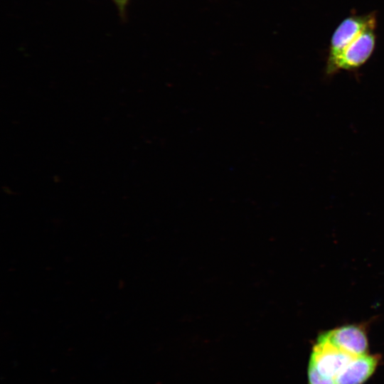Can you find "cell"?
I'll list each match as a JSON object with an SVG mask.
<instances>
[{
  "label": "cell",
  "mask_w": 384,
  "mask_h": 384,
  "mask_svg": "<svg viewBox=\"0 0 384 384\" xmlns=\"http://www.w3.org/2000/svg\"><path fill=\"white\" fill-rule=\"evenodd\" d=\"M375 27L363 31L332 61L326 63V74L332 75L339 70H353L366 63L374 52Z\"/></svg>",
  "instance_id": "obj_1"
},
{
  "label": "cell",
  "mask_w": 384,
  "mask_h": 384,
  "mask_svg": "<svg viewBox=\"0 0 384 384\" xmlns=\"http://www.w3.org/2000/svg\"><path fill=\"white\" fill-rule=\"evenodd\" d=\"M375 12L362 15H351L337 26L330 40L327 63L332 61L341 52L363 31L376 27Z\"/></svg>",
  "instance_id": "obj_2"
},
{
  "label": "cell",
  "mask_w": 384,
  "mask_h": 384,
  "mask_svg": "<svg viewBox=\"0 0 384 384\" xmlns=\"http://www.w3.org/2000/svg\"><path fill=\"white\" fill-rule=\"evenodd\" d=\"M317 341L330 343L354 356L368 353V342L364 329L351 324L329 330L320 334Z\"/></svg>",
  "instance_id": "obj_3"
},
{
  "label": "cell",
  "mask_w": 384,
  "mask_h": 384,
  "mask_svg": "<svg viewBox=\"0 0 384 384\" xmlns=\"http://www.w3.org/2000/svg\"><path fill=\"white\" fill-rule=\"evenodd\" d=\"M354 357L329 343L316 341L312 348L309 365L313 366L321 375L334 380Z\"/></svg>",
  "instance_id": "obj_4"
},
{
  "label": "cell",
  "mask_w": 384,
  "mask_h": 384,
  "mask_svg": "<svg viewBox=\"0 0 384 384\" xmlns=\"http://www.w3.org/2000/svg\"><path fill=\"white\" fill-rule=\"evenodd\" d=\"M380 361L377 354L355 356L336 377V384H364L375 373Z\"/></svg>",
  "instance_id": "obj_5"
},
{
  "label": "cell",
  "mask_w": 384,
  "mask_h": 384,
  "mask_svg": "<svg viewBox=\"0 0 384 384\" xmlns=\"http://www.w3.org/2000/svg\"><path fill=\"white\" fill-rule=\"evenodd\" d=\"M308 384H336L333 379L323 376L311 366L307 368Z\"/></svg>",
  "instance_id": "obj_6"
},
{
  "label": "cell",
  "mask_w": 384,
  "mask_h": 384,
  "mask_svg": "<svg viewBox=\"0 0 384 384\" xmlns=\"http://www.w3.org/2000/svg\"><path fill=\"white\" fill-rule=\"evenodd\" d=\"M112 1L117 6L121 16L122 18L124 17L129 0H112Z\"/></svg>",
  "instance_id": "obj_7"
}]
</instances>
